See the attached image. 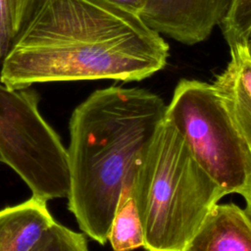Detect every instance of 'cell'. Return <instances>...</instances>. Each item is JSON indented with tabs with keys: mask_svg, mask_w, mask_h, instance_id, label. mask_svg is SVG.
<instances>
[{
	"mask_svg": "<svg viewBox=\"0 0 251 251\" xmlns=\"http://www.w3.org/2000/svg\"><path fill=\"white\" fill-rule=\"evenodd\" d=\"M169 46L141 18L102 0H44L1 65L12 89L35 83L136 81L162 70Z\"/></svg>",
	"mask_w": 251,
	"mask_h": 251,
	"instance_id": "obj_1",
	"label": "cell"
},
{
	"mask_svg": "<svg viewBox=\"0 0 251 251\" xmlns=\"http://www.w3.org/2000/svg\"><path fill=\"white\" fill-rule=\"evenodd\" d=\"M166 110L157 94L120 86L95 90L74 110L66 148L68 208L96 242L108 241L123 188Z\"/></svg>",
	"mask_w": 251,
	"mask_h": 251,
	"instance_id": "obj_2",
	"label": "cell"
},
{
	"mask_svg": "<svg viewBox=\"0 0 251 251\" xmlns=\"http://www.w3.org/2000/svg\"><path fill=\"white\" fill-rule=\"evenodd\" d=\"M128 186L146 251H184L210 211L226 195L166 117L135 163Z\"/></svg>",
	"mask_w": 251,
	"mask_h": 251,
	"instance_id": "obj_3",
	"label": "cell"
},
{
	"mask_svg": "<svg viewBox=\"0 0 251 251\" xmlns=\"http://www.w3.org/2000/svg\"><path fill=\"white\" fill-rule=\"evenodd\" d=\"M166 118L226 194H239L251 175V152L214 85L195 79L179 80Z\"/></svg>",
	"mask_w": 251,
	"mask_h": 251,
	"instance_id": "obj_4",
	"label": "cell"
},
{
	"mask_svg": "<svg viewBox=\"0 0 251 251\" xmlns=\"http://www.w3.org/2000/svg\"><path fill=\"white\" fill-rule=\"evenodd\" d=\"M0 160L18 174L32 196L46 201L67 197V149L42 118L36 92L12 89L1 81Z\"/></svg>",
	"mask_w": 251,
	"mask_h": 251,
	"instance_id": "obj_5",
	"label": "cell"
},
{
	"mask_svg": "<svg viewBox=\"0 0 251 251\" xmlns=\"http://www.w3.org/2000/svg\"><path fill=\"white\" fill-rule=\"evenodd\" d=\"M231 0H149L139 17L159 34L183 44L205 40L220 25Z\"/></svg>",
	"mask_w": 251,
	"mask_h": 251,
	"instance_id": "obj_6",
	"label": "cell"
},
{
	"mask_svg": "<svg viewBox=\"0 0 251 251\" xmlns=\"http://www.w3.org/2000/svg\"><path fill=\"white\" fill-rule=\"evenodd\" d=\"M230 48V59L213 85L251 152V54L248 43Z\"/></svg>",
	"mask_w": 251,
	"mask_h": 251,
	"instance_id": "obj_7",
	"label": "cell"
},
{
	"mask_svg": "<svg viewBox=\"0 0 251 251\" xmlns=\"http://www.w3.org/2000/svg\"><path fill=\"white\" fill-rule=\"evenodd\" d=\"M184 251H251V218L234 203H218Z\"/></svg>",
	"mask_w": 251,
	"mask_h": 251,
	"instance_id": "obj_8",
	"label": "cell"
},
{
	"mask_svg": "<svg viewBox=\"0 0 251 251\" xmlns=\"http://www.w3.org/2000/svg\"><path fill=\"white\" fill-rule=\"evenodd\" d=\"M47 201L31 196L0 211V251H30L55 222Z\"/></svg>",
	"mask_w": 251,
	"mask_h": 251,
	"instance_id": "obj_9",
	"label": "cell"
},
{
	"mask_svg": "<svg viewBox=\"0 0 251 251\" xmlns=\"http://www.w3.org/2000/svg\"><path fill=\"white\" fill-rule=\"evenodd\" d=\"M108 241L113 251H132L144 246L142 224L128 185L123 188L110 226Z\"/></svg>",
	"mask_w": 251,
	"mask_h": 251,
	"instance_id": "obj_10",
	"label": "cell"
},
{
	"mask_svg": "<svg viewBox=\"0 0 251 251\" xmlns=\"http://www.w3.org/2000/svg\"><path fill=\"white\" fill-rule=\"evenodd\" d=\"M44 0H0V66Z\"/></svg>",
	"mask_w": 251,
	"mask_h": 251,
	"instance_id": "obj_11",
	"label": "cell"
},
{
	"mask_svg": "<svg viewBox=\"0 0 251 251\" xmlns=\"http://www.w3.org/2000/svg\"><path fill=\"white\" fill-rule=\"evenodd\" d=\"M220 25L229 47L248 43L251 38V0H231Z\"/></svg>",
	"mask_w": 251,
	"mask_h": 251,
	"instance_id": "obj_12",
	"label": "cell"
},
{
	"mask_svg": "<svg viewBox=\"0 0 251 251\" xmlns=\"http://www.w3.org/2000/svg\"><path fill=\"white\" fill-rule=\"evenodd\" d=\"M30 251H90L85 235L56 221L46 229Z\"/></svg>",
	"mask_w": 251,
	"mask_h": 251,
	"instance_id": "obj_13",
	"label": "cell"
},
{
	"mask_svg": "<svg viewBox=\"0 0 251 251\" xmlns=\"http://www.w3.org/2000/svg\"><path fill=\"white\" fill-rule=\"evenodd\" d=\"M120 8L127 10L133 14L140 15L143 9L146 7L149 0H102Z\"/></svg>",
	"mask_w": 251,
	"mask_h": 251,
	"instance_id": "obj_14",
	"label": "cell"
},
{
	"mask_svg": "<svg viewBox=\"0 0 251 251\" xmlns=\"http://www.w3.org/2000/svg\"><path fill=\"white\" fill-rule=\"evenodd\" d=\"M239 194L242 195V197L244 198V201H245V204H246L245 211L247 212V214L251 218V175H250L248 180L246 181L244 187L242 188V190L240 191Z\"/></svg>",
	"mask_w": 251,
	"mask_h": 251,
	"instance_id": "obj_15",
	"label": "cell"
},
{
	"mask_svg": "<svg viewBox=\"0 0 251 251\" xmlns=\"http://www.w3.org/2000/svg\"><path fill=\"white\" fill-rule=\"evenodd\" d=\"M248 46H249V50H250V54H251V45L248 44Z\"/></svg>",
	"mask_w": 251,
	"mask_h": 251,
	"instance_id": "obj_16",
	"label": "cell"
},
{
	"mask_svg": "<svg viewBox=\"0 0 251 251\" xmlns=\"http://www.w3.org/2000/svg\"><path fill=\"white\" fill-rule=\"evenodd\" d=\"M248 44H249V45H251V38H250V40L248 41Z\"/></svg>",
	"mask_w": 251,
	"mask_h": 251,
	"instance_id": "obj_17",
	"label": "cell"
}]
</instances>
